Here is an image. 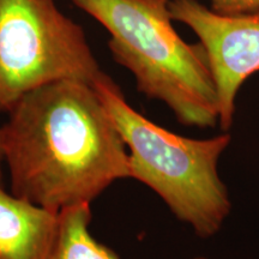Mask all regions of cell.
<instances>
[{
	"label": "cell",
	"instance_id": "9c48e42d",
	"mask_svg": "<svg viewBox=\"0 0 259 259\" xmlns=\"http://www.w3.org/2000/svg\"><path fill=\"white\" fill-rule=\"evenodd\" d=\"M4 149H3V134H2V126H0V181H3V174H4Z\"/></svg>",
	"mask_w": 259,
	"mask_h": 259
},
{
	"label": "cell",
	"instance_id": "277c9868",
	"mask_svg": "<svg viewBox=\"0 0 259 259\" xmlns=\"http://www.w3.org/2000/svg\"><path fill=\"white\" fill-rule=\"evenodd\" d=\"M102 73L82 25L56 0H0V113L48 83Z\"/></svg>",
	"mask_w": 259,
	"mask_h": 259
},
{
	"label": "cell",
	"instance_id": "30bf717a",
	"mask_svg": "<svg viewBox=\"0 0 259 259\" xmlns=\"http://www.w3.org/2000/svg\"><path fill=\"white\" fill-rule=\"evenodd\" d=\"M192 259H208V258H205V257H194Z\"/></svg>",
	"mask_w": 259,
	"mask_h": 259
},
{
	"label": "cell",
	"instance_id": "6da1fadb",
	"mask_svg": "<svg viewBox=\"0 0 259 259\" xmlns=\"http://www.w3.org/2000/svg\"><path fill=\"white\" fill-rule=\"evenodd\" d=\"M11 192L60 212L90 205L128 179V153L94 83L60 79L32 90L2 126Z\"/></svg>",
	"mask_w": 259,
	"mask_h": 259
},
{
	"label": "cell",
	"instance_id": "52a82bcc",
	"mask_svg": "<svg viewBox=\"0 0 259 259\" xmlns=\"http://www.w3.org/2000/svg\"><path fill=\"white\" fill-rule=\"evenodd\" d=\"M90 205L60 211V236L54 259H119L118 254L97 241L90 232Z\"/></svg>",
	"mask_w": 259,
	"mask_h": 259
},
{
	"label": "cell",
	"instance_id": "ba28073f",
	"mask_svg": "<svg viewBox=\"0 0 259 259\" xmlns=\"http://www.w3.org/2000/svg\"><path fill=\"white\" fill-rule=\"evenodd\" d=\"M213 11L223 15H238L259 10V0H209Z\"/></svg>",
	"mask_w": 259,
	"mask_h": 259
},
{
	"label": "cell",
	"instance_id": "5b68a950",
	"mask_svg": "<svg viewBox=\"0 0 259 259\" xmlns=\"http://www.w3.org/2000/svg\"><path fill=\"white\" fill-rule=\"evenodd\" d=\"M169 12L173 21L196 34L205 51L218 90L219 126L229 131L239 90L259 71V10L223 15L198 0H170Z\"/></svg>",
	"mask_w": 259,
	"mask_h": 259
},
{
	"label": "cell",
	"instance_id": "8992f818",
	"mask_svg": "<svg viewBox=\"0 0 259 259\" xmlns=\"http://www.w3.org/2000/svg\"><path fill=\"white\" fill-rule=\"evenodd\" d=\"M59 236L60 212L8 192L0 181V259H54Z\"/></svg>",
	"mask_w": 259,
	"mask_h": 259
},
{
	"label": "cell",
	"instance_id": "7a4b0ae2",
	"mask_svg": "<svg viewBox=\"0 0 259 259\" xmlns=\"http://www.w3.org/2000/svg\"><path fill=\"white\" fill-rule=\"evenodd\" d=\"M108 31L115 63L139 93L167 106L180 124L219 126V97L205 51L173 27L170 0H71Z\"/></svg>",
	"mask_w": 259,
	"mask_h": 259
},
{
	"label": "cell",
	"instance_id": "3957f363",
	"mask_svg": "<svg viewBox=\"0 0 259 259\" xmlns=\"http://www.w3.org/2000/svg\"><path fill=\"white\" fill-rule=\"evenodd\" d=\"M94 85L127 149L130 178L154 191L197 236L218 234L232 211L219 173V162L232 142L229 131L210 138L174 134L136 111L107 73Z\"/></svg>",
	"mask_w": 259,
	"mask_h": 259
}]
</instances>
